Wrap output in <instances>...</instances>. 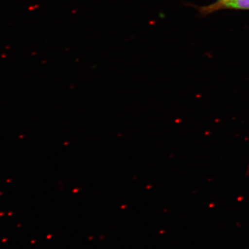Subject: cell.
Returning a JSON list of instances; mask_svg holds the SVG:
<instances>
[{"label": "cell", "instance_id": "1", "mask_svg": "<svg viewBox=\"0 0 249 249\" xmlns=\"http://www.w3.org/2000/svg\"><path fill=\"white\" fill-rule=\"evenodd\" d=\"M223 9L249 10V0H218L214 4L200 9L204 15Z\"/></svg>", "mask_w": 249, "mask_h": 249}]
</instances>
